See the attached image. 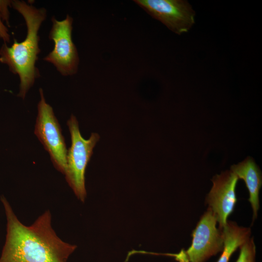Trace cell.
<instances>
[{"label":"cell","mask_w":262,"mask_h":262,"mask_svg":"<svg viewBox=\"0 0 262 262\" xmlns=\"http://www.w3.org/2000/svg\"><path fill=\"white\" fill-rule=\"evenodd\" d=\"M173 256L179 262H189L185 251L183 249H181L178 254H173Z\"/></svg>","instance_id":"5bb4252c"},{"label":"cell","mask_w":262,"mask_h":262,"mask_svg":"<svg viewBox=\"0 0 262 262\" xmlns=\"http://www.w3.org/2000/svg\"><path fill=\"white\" fill-rule=\"evenodd\" d=\"M224 246L222 253L217 262H229L231 255L250 238V228L239 227L232 221H227L222 229Z\"/></svg>","instance_id":"30bf717a"},{"label":"cell","mask_w":262,"mask_h":262,"mask_svg":"<svg viewBox=\"0 0 262 262\" xmlns=\"http://www.w3.org/2000/svg\"><path fill=\"white\" fill-rule=\"evenodd\" d=\"M215 215L209 207L193 231L191 246L185 251L189 262H205L222 251V230L216 228Z\"/></svg>","instance_id":"52a82bcc"},{"label":"cell","mask_w":262,"mask_h":262,"mask_svg":"<svg viewBox=\"0 0 262 262\" xmlns=\"http://www.w3.org/2000/svg\"><path fill=\"white\" fill-rule=\"evenodd\" d=\"M134 1L176 33L180 34L187 32L195 23V11L185 0H135Z\"/></svg>","instance_id":"8992f818"},{"label":"cell","mask_w":262,"mask_h":262,"mask_svg":"<svg viewBox=\"0 0 262 262\" xmlns=\"http://www.w3.org/2000/svg\"><path fill=\"white\" fill-rule=\"evenodd\" d=\"M11 6L24 19L27 34L20 42L14 39L10 47L4 43L0 49V62L7 65L11 72L19 76L18 96L24 99L35 80L40 76L35 66L41 51L38 32L46 19L47 11L44 8H37L23 0H11Z\"/></svg>","instance_id":"7a4b0ae2"},{"label":"cell","mask_w":262,"mask_h":262,"mask_svg":"<svg viewBox=\"0 0 262 262\" xmlns=\"http://www.w3.org/2000/svg\"><path fill=\"white\" fill-rule=\"evenodd\" d=\"M0 38L4 43H9L10 42V35L8 33L7 27L4 24L0 15Z\"/></svg>","instance_id":"4fadbf2b"},{"label":"cell","mask_w":262,"mask_h":262,"mask_svg":"<svg viewBox=\"0 0 262 262\" xmlns=\"http://www.w3.org/2000/svg\"><path fill=\"white\" fill-rule=\"evenodd\" d=\"M7 229L0 262H67L77 246L63 241L51 226L47 210L30 225L22 224L2 196Z\"/></svg>","instance_id":"6da1fadb"},{"label":"cell","mask_w":262,"mask_h":262,"mask_svg":"<svg viewBox=\"0 0 262 262\" xmlns=\"http://www.w3.org/2000/svg\"><path fill=\"white\" fill-rule=\"evenodd\" d=\"M52 26L49 38L54 48L44 60L52 64L63 76H72L78 71L79 57L72 39L73 18L67 15L62 20L51 17Z\"/></svg>","instance_id":"5b68a950"},{"label":"cell","mask_w":262,"mask_h":262,"mask_svg":"<svg viewBox=\"0 0 262 262\" xmlns=\"http://www.w3.org/2000/svg\"><path fill=\"white\" fill-rule=\"evenodd\" d=\"M230 170L238 179L245 182L249 193L248 200L253 209V219L256 218L259 208V191L262 183L260 169L251 158H247L237 164L232 165Z\"/></svg>","instance_id":"9c48e42d"},{"label":"cell","mask_w":262,"mask_h":262,"mask_svg":"<svg viewBox=\"0 0 262 262\" xmlns=\"http://www.w3.org/2000/svg\"><path fill=\"white\" fill-rule=\"evenodd\" d=\"M37 104L34 134L49 153L55 168L63 174L66 167L67 150L65 138L52 107L46 101L42 88Z\"/></svg>","instance_id":"277c9868"},{"label":"cell","mask_w":262,"mask_h":262,"mask_svg":"<svg viewBox=\"0 0 262 262\" xmlns=\"http://www.w3.org/2000/svg\"><path fill=\"white\" fill-rule=\"evenodd\" d=\"M238 179L229 170L216 175L212 180L213 185L206 202L215 215L220 230L226 225L228 216L233 211L237 201L235 188Z\"/></svg>","instance_id":"ba28073f"},{"label":"cell","mask_w":262,"mask_h":262,"mask_svg":"<svg viewBox=\"0 0 262 262\" xmlns=\"http://www.w3.org/2000/svg\"><path fill=\"white\" fill-rule=\"evenodd\" d=\"M236 262H255L256 247L253 238H249L241 246Z\"/></svg>","instance_id":"8fae6325"},{"label":"cell","mask_w":262,"mask_h":262,"mask_svg":"<svg viewBox=\"0 0 262 262\" xmlns=\"http://www.w3.org/2000/svg\"><path fill=\"white\" fill-rule=\"evenodd\" d=\"M71 144L66 155V179L77 197L82 202L85 201L86 191L85 186V173L86 166L93 154V148L100 136L92 133L88 139L81 134L76 117L72 115L67 122Z\"/></svg>","instance_id":"3957f363"},{"label":"cell","mask_w":262,"mask_h":262,"mask_svg":"<svg viewBox=\"0 0 262 262\" xmlns=\"http://www.w3.org/2000/svg\"><path fill=\"white\" fill-rule=\"evenodd\" d=\"M11 0H0V15L2 21H5L9 26V12L8 7L11 5Z\"/></svg>","instance_id":"7c38bea8"}]
</instances>
